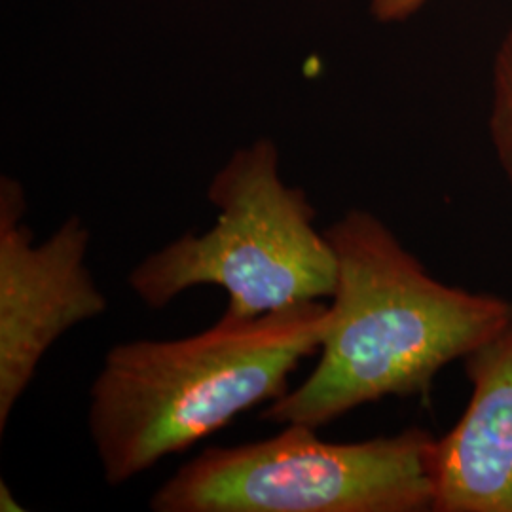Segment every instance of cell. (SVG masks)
Listing matches in <instances>:
<instances>
[{
	"label": "cell",
	"mask_w": 512,
	"mask_h": 512,
	"mask_svg": "<svg viewBox=\"0 0 512 512\" xmlns=\"http://www.w3.org/2000/svg\"><path fill=\"white\" fill-rule=\"evenodd\" d=\"M325 234L336 287L319 361L262 420L319 429L363 404L427 395L444 366L463 361L512 317L509 300L429 274L374 213L351 209Z\"/></svg>",
	"instance_id": "obj_1"
},
{
	"label": "cell",
	"mask_w": 512,
	"mask_h": 512,
	"mask_svg": "<svg viewBox=\"0 0 512 512\" xmlns=\"http://www.w3.org/2000/svg\"><path fill=\"white\" fill-rule=\"evenodd\" d=\"M329 327L321 300L256 319L222 315L175 340L109 349L90 391L88 427L110 486H120L289 391Z\"/></svg>",
	"instance_id": "obj_2"
},
{
	"label": "cell",
	"mask_w": 512,
	"mask_h": 512,
	"mask_svg": "<svg viewBox=\"0 0 512 512\" xmlns=\"http://www.w3.org/2000/svg\"><path fill=\"white\" fill-rule=\"evenodd\" d=\"M219 211L203 234L186 232L141 260L129 289L164 310L179 294L215 285L228 294L224 315L256 319L332 296L336 255L315 228V209L302 188L279 175V150L258 139L236 150L209 184Z\"/></svg>",
	"instance_id": "obj_3"
},
{
	"label": "cell",
	"mask_w": 512,
	"mask_h": 512,
	"mask_svg": "<svg viewBox=\"0 0 512 512\" xmlns=\"http://www.w3.org/2000/svg\"><path fill=\"white\" fill-rule=\"evenodd\" d=\"M435 437L412 427L391 437L329 442L287 423L270 439L211 446L150 497L156 512L433 511Z\"/></svg>",
	"instance_id": "obj_4"
},
{
	"label": "cell",
	"mask_w": 512,
	"mask_h": 512,
	"mask_svg": "<svg viewBox=\"0 0 512 512\" xmlns=\"http://www.w3.org/2000/svg\"><path fill=\"white\" fill-rule=\"evenodd\" d=\"M25 192L0 179V433L48 349L69 330L103 315L107 298L86 264L92 234L69 217L35 243Z\"/></svg>",
	"instance_id": "obj_5"
},
{
	"label": "cell",
	"mask_w": 512,
	"mask_h": 512,
	"mask_svg": "<svg viewBox=\"0 0 512 512\" xmlns=\"http://www.w3.org/2000/svg\"><path fill=\"white\" fill-rule=\"evenodd\" d=\"M471 397L433 446V512H512V317L465 359Z\"/></svg>",
	"instance_id": "obj_6"
},
{
	"label": "cell",
	"mask_w": 512,
	"mask_h": 512,
	"mask_svg": "<svg viewBox=\"0 0 512 512\" xmlns=\"http://www.w3.org/2000/svg\"><path fill=\"white\" fill-rule=\"evenodd\" d=\"M488 135L497 165L512 190V23L492 61Z\"/></svg>",
	"instance_id": "obj_7"
},
{
	"label": "cell",
	"mask_w": 512,
	"mask_h": 512,
	"mask_svg": "<svg viewBox=\"0 0 512 512\" xmlns=\"http://www.w3.org/2000/svg\"><path fill=\"white\" fill-rule=\"evenodd\" d=\"M429 0H372L370 14L380 23H401L412 18Z\"/></svg>",
	"instance_id": "obj_8"
},
{
	"label": "cell",
	"mask_w": 512,
	"mask_h": 512,
	"mask_svg": "<svg viewBox=\"0 0 512 512\" xmlns=\"http://www.w3.org/2000/svg\"><path fill=\"white\" fill-rule=\"evenodd\" d=\"M0 511H25V507H21V503L14 497V492H12V488L6 484V480H0Z\"/></svg>",
	"instance_id": "obj_9"
}]
</instances>
